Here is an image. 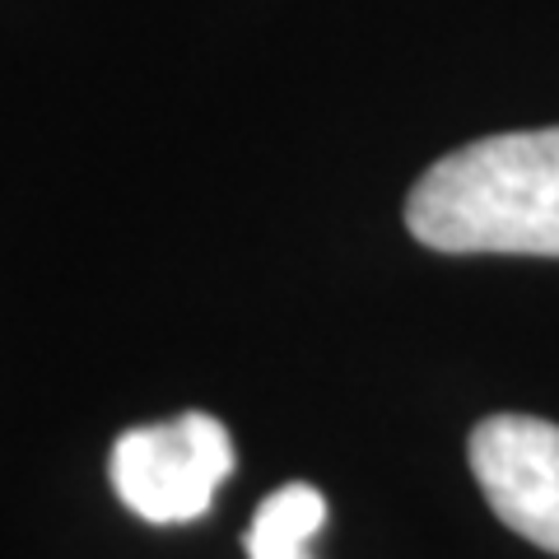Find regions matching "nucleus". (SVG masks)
Listing matches in <instances>:
<instances>
[{
	"label": "nucleus",
	"mask_w": 559,
	"mask_h": 559,
	"mask_svg": "<svg viewBox=\"0 0 559 559\" xmlns=\"http://www.w3.org/2000/svg\"><path fill=\"white\" fill-rule=\"evenodd\" d=\"M234 439L215 415L187 411L178 419L127 429L112 448V485L121 503L154 522L178 527L210 513L215 489L234 476Z\"/></svg>",
	"instance_id": "f03ea898"
},
{
	"label": "nucleus",
	"mask_w": 559,
	"mask_h": 559,
	"mask_svg": "<svg viewBox=\"0 0 559 559\" xmlns=\"http://www.w3.org/2000/svg\"><path fill=\"white\" fill-rule=\"evenodd\" d=\"M326 499L318 485H280L261 499V509L248 527V559H312L308 540L322 532Z\"/></svg>",
	"instance_id": "20e7f679"
},
{
	"label": "nucleus",
	"mask_w": 559,
	"mask_h": 559,
	"mask_svg": "<svg viewBox=\"0 0 559 559\" xmlns=\"http://www.w3.org/2000/svg\"><path fill=\"white\" fill-rule=\"evenodd\" d=\"M406 229L433 252L559 257V127L452 150L411 187Z\"/></svg>",
	"instance_id": "f257e3e1"
},
{
	"label": "nucleus",
	"mask_w": 559,
	"mask_h": 559,
	"mask_svg": "<svg viewBox=\"0 0 559 559\" xmlns=\"http://www.w3.org/2000/svg\"><path fill=\"white\" fill-rule=\"evenodd\" d=\"M466 452L503 527L559 555V425L536 415H489Z\"/></svg>",
	"instance_id": "7ed1b4c3"
}]
</instances>
